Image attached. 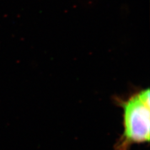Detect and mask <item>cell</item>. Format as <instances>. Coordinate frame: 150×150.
<instances>
[{"label": "cell", "mask_w": 150, "mask_h": 150, "mask_svg": "<svg viewBox=\"0 0 150 150\" xmlns=\"http://www.w3.org/2000/svg\"><path fill=\"white\" fill-rule=\"evenodd\" d=\"M149 90L134 92L126 98H116L123 110V131L114 145V150H130L135 144L150 140Z\"/></svg>", "instance_id": "1"}]
</instances>
